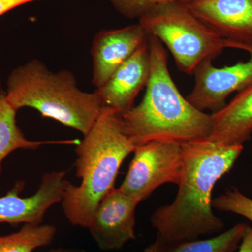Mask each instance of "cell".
<instances>
[{
    "mask_svg": "<svg viewBox=\"0 0 252 252\" xmlns=\"http://www.w3.org/2000/svg\"><path fill=\"white\" fill-rule=\"evenodd\" d=\"M135 148L123 131L122 115L103 108L76 148L80 185L69 182L61 201L64 215L72 225L87 228L96 207L114 189L124 160Z\"/></svg>",
    "mask_w": 252,
    "mask_h": 252,
    "instance_id": "obj_3",
    "label": "cell"
},
{
    "mask_svg": "<svg viewBox=\"0 0 252 252\" xmlns=\"http://www.w3.org/2000/svg\"><path fill=\"white\" fill-rule=\"evenodd\" d=\"M250 54L247 62L228 67H215L212 59L203 61L194 72L195 85L187 100L202 112L215 113L223 109L230 94L252 86V51Z\"/></svg>",
    "mask_w": 252,
    "mask_h": 252,
    "instance_id": "obj_7",
    "label": "cell"
},
{
    "mask_svg": "<svg viewBox=\"0 0 252 252\" xmlns=\"http://www.w3.org/2000/svg\"><path fill=\"white\" fill-rule=\"evenodd\" d=\"M248 227L238 223L213 238L191 241H167L157 235L153 243L141 252H235Z\"/></svg>",
    "mask_w": 252,
    "mask_h": 252,
    "instance_id": "obj_14",
    "label": "cell"
},
{
    "mask_svg": "<svg viewBox=\"0 0 252 252\" xmlns=\"http://www.w3.org/2000/svg\"><path fill=\"white\" fill-rule=\"evenodd\" d=\"M175 1L189 2L191 0H109L119 14L129 19H139L154 6L162 3Z\"/></svg>",
    "mask_w": 252,
    "mask_h": 252,
    "instance_id": "obj_18",
    "label": "cell"
},
{
    "mask_svg": "<svg viewBox=\"0 0 252 252\" xmlns=\"http://www.w3.org/2000/svg\"><path fill=\"white\" fill-rule=\"evenodd\" d=\"M139 23L149 35L166 46L178 69L189 75H193L203 61L215 59L226 48L246 51L217 34L184 1L157 5L139 18Z\"/></svg>",
    "mask_w": 252,
    "mask_h": 252,
    "instance_id": "obj_5",
    "label": "cell"
},
{
    "mask_svg": "<svg viewBox=\"0 0 252 252\" xmlns=\"http://www.w3.org/2000/svg\"><path fill=\"white\" fill-rule=\"evenodd\" d=\"M16 110L6 99V94L0 91V175L5 158L16 149L35 150L46 144H77L80 141L68 140L57 142L31 141L25 137L16 123Z\"/></svg>",
    "mask_w": 252,
    "mask_h": 252,
    "instance_id": "obj_15",
    "label": "cell"
},
{
    "mask_svg": "<svg viewBox=\"0 0 252 252\" xmlns=\"http://www.w3.org/2000/svg\"><path fill=\"white\" fill-rule=\"evenodd\" d=\"M150 74L148 39L118 68L104 86L95 91L104 108L121 115L130 110L139 93L148 84Z\"/></svg>",
    "mask_w": 252,
    "mask_h": 252,
    "instance_id": "obj_12",
    "label": "cell"
},
{
    "mask_svg": "<svg viewBox=\"0 0 252 252\" xmlns=\"http://www.w3.org/2000/svg\"><path fill=\"white\" fill-rule=\"evenodd\" d=\"M64 171L44 174L35 194L22 198L23 181H17L7 193L0 196V223L11 225H41L46 211L54 204L62 201L69 181Z\"/></svg>",
    "mask_w": 252,
    "mask_h": 252,
    "instance_id": "obj_9",
    "label": "cell"
},
{
    "mask_svg": "<svg viewBox=\"0 0 252 252\" xmlns=\"http://www.w3.org/2000/svg\"><path fill=\"white\" fill-rule=\"evenodd\" d=\"M56 233L54 225L24 224L16 233L0 235V252H32L52 243Z\"/></svg>",
    "mask_w": 252,
    "mask_h": 252,
    "instance_id": "obj_16",
    "label": "cell"
},
{
    "mask_svg": "<svg viewBox=\"0 0 252 252\" xmlns=\"http://www.w3.org/2000/svg\"><path fill=\"white\" fill-rule=\"evenodd\" d=\"M184 168L172 203L157 208L150 220L157 235L167 241H191L220 234L225 223L214 214L212 192L231 170L243 146H225L204 139L181 143Z\"/></svg>",
    "mask_w": 252,
    "mask_h": 252,
    "instance_id": "obj_1",
    "label": "cell"
},
{
    "mask_svg": "<svg viewBox=\"0 0 252 252\" xmlns=\"http://www.w3.org/2000/svg\"><path fill=\"white\" fill-rule=\"evenodd\" d=\"M138 204L115 188L101 200L87 226L100 250H122L135 240V212Z\"/></svg>",
    "mask_w": 252,
    "mask_h": 252,
    "instance_id": "obj_8",
    "label": "cell"
},
{
    "mask_svg": "<svg viewBox=\"0 0 252 252\" xmlns=\"http://www.w3.org/2000/svg\"><path fill=\"white\" fill-rule=\"evenodd\" d=\"M151 74L142 102L122 114L123 131L135 147L152 141L184 143L210 137L211 114L182 96L169 72L167 54L158 38L149 35Z\"/></svg>",
    "mask_w": 252,
    "mask_h": 252,
    "instance_id": "obj_2",
    "label": "cell"
},
{
    "mask_svg": "<svg viewBox=\"0 0 252 252\" xmlns=\"http://www.w3.org/2000/svg\"><path fill=\"white\" fill-rule=\"evenodd\" d=\"M238 252H252V227L248 226L239 246Z\"/></svg>",
    "mask_w": 252,
    "mask_h": 252,
    "instance_id": "obj_20",
    "label": "cell"
},
{
    "mask_svg": "<svg viewBox=\"0 0 252 252\" xmlns=\"http://www.w3.org/2000/svg\"><path fill=\"white\" fill-rule=\"evenodd\" d=\"M212 130L207 140L225 146H243L252 134V86L212 113Z\"/></svg>",
    "mask_w": 252,
    "mask_h": 252,
    "instance_id": "obj_13",
    "label": "cell"
},
{
    "mask_svg": "<svg viewBox=\"0 0 252 252\" xmlns=\"http://www.w3.org/2000/svg\"><path fill=\"white\" fill-rule=\"evenodd\" d=\"M128 170L119 189L140 203L165 184L178 185L184 168L182 144L152 141L137 146Z\"/></svg>",
    "mask_w": 252,
    "mask_h": 252,
    "instance_id": "obj_6",
    "label": "cell"
},
{
    "mask_svg": "<svg viewBox=\"0 0 252 252\" xmlns=\"http://www.w3.org/2000/svg\"><path fill=\"white\" fill-rule=\"evenodd\" d=\"M212 207L217 210L241 215L252 222V199L233 188L212 200Z\"/></svg>",
    "mask_w": 252,
    "mask_h": 252,
    "instance_id": "obj_17",
    "label": "cell"
},
{
    "mask_svg": "<svg viewBox=\"0 0 252 252\" xmlns=\"http://www.w3.org/2000/svg\"><path fill=\"white\" fill-rule=\"evenodd\" d=\"M34 1L36 0H0V16L18 6Z\"/></svg>",
    "mask_w": 252,
    "mask_h": 252,
    "instance_id": "obj_19",
    "label": "cell"
},
{
    "mask_svg": "<svg viewBox=\"0 0 252 252\" xmlns=\"http://www.w3.org/2000/svg\"><path fill=\"white\" fill-rule=\"evenodd\" d=\"M6 99L16 110L36 109L85 135L103 109L98 94L81 91L72 72H54L39 60L15 68L7 79Z\"/></svg>",
    "mask_w": 252,
    "mask_h": 252,
    "instance_id": "obj_4",
    "label": "cell"
},
{
    "mask_svg": "<svg viewBox=\"0 0 252 252\" xmlns=\"http://www.w3.org/2000/svg\"><path fill=\"white\" fill-rule=\"evenodd\" d=\"M187 4L217 34L252 51V0H191Z\"/></svg>",
    "mask_w": 252,
    "mask_h": 252,
    "instance_id": "obj_10",
    "label": "cell"
},
{
    "mask_svg": "<svg viewBox=\"0 0 252 252\" xmlns=\"http://www.w3.org/2000/svg\"><path fill=\"white\" fill-rule=\"evenodd\" d=\"M149 34L140 24L99 32L93 41L92 83L102 87L118 68L126 62L143 43Z\"/></svg>",
    "mask_w": 252,
    "mask_h": 252,
    "instance_id": "obj_11",
    "label": "cell"
},
{
    "mask_svg": "<svg viewBox=\"0 0 252 252\" xmlns=\"http://www.w3.org/2000/svg\"><path fill=\"white\" fill-rule=\"evenodd\" d=\"M49 252H83L79 251V250H72V249H64V248H59L56 249V250H51Z\"/></svg>",
    "mask_w": 252,
    "mask_h": 252,
    "instance_id": "obj_21",
    "label": "cell"
}]
</instances>
